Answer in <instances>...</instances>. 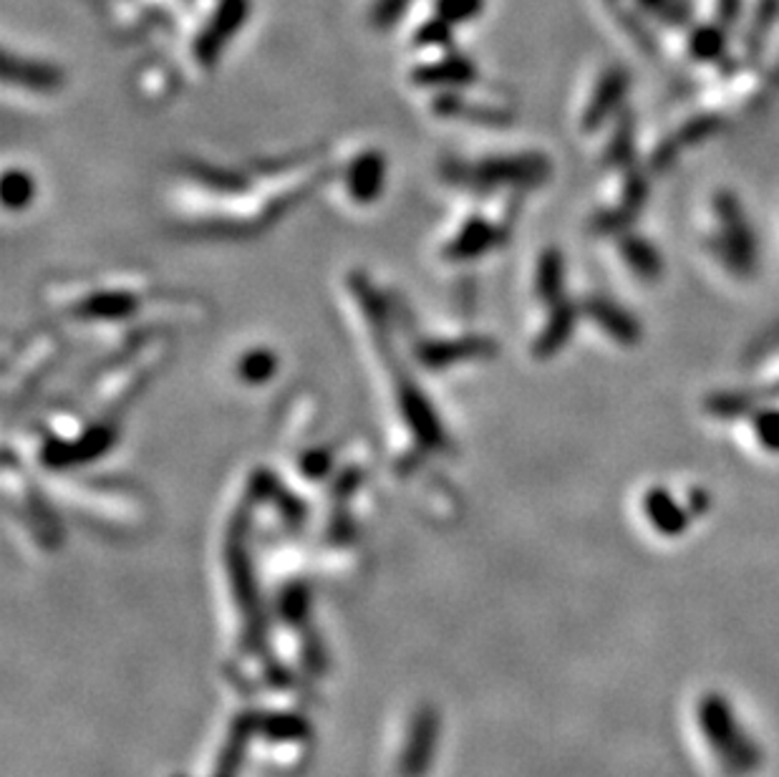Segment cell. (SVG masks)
<instances>
[{
    "label": "cell",
    "instance_id": "52a82bcc",
    "mask_svg": "<svg viewBox=\"0 0 779 777\" xmlns=\"http://www.w3.org/2000/svg\"><path fill=\"white\" fill-rule=\"evenodd\" d=\"M626 92H629L626 71L611 69L609 74H603V79L598 81V86L593 89V94L585 104V112L581 116V130L583 132L601 130L603 122H609L615 114V110H619Z\"/></svg>",
    "mask_w": 779,
    "mask_h": 777
},
{
    "label": "cell",
    "instance_id": "9c48e42d",
    "mask_svg": "<svg viewBox=\"0 0 779 777\" xmlns=\"http://www.w3.org/2000/svg\"><path fill=\"white\" fill-rule=\"evenodd\" d=\"M575 323H578V309L568 301V298H563V301L558 303H550V315L546 327L540 329L536 341H532V354L538 359H552L558 351H563L570 336H573Z\"/></svg>",
    "mask_w": 779,
    "mask_h": 777
},
{
    "label": "cell",
    "instance_id": "ba28073f",
    "mask_svg": "<svg viewBox=\"0 0 779 777\" xmlns=\"http://www.w3.org/2000/svg\"><path fill=\"white\" fill-rule=\"evenodd\" d=\"M643 515H646L651 526L656 532L666 538H678L688 530V522H692V512H688L686 505L678 503L672 493L664 490V487H651V490L643 493Z\"/></svg>",
    "mask_w": 779,
    "mask_h": 777
},
{
    "label": "cell",
    "instance_id": "8fae6325",
    "mask_svg": "<svg viewBox=\"0 0 779 777\" xmlns=\"http://www.w3.org/2000/svg\"><path fill=\"white\" fill-rule=\"evenodd\" d=\"M565 286V260L558 248H548L540 252L536 268V293L540 301L558 303L563 301Z\"/></svg>",
    "mask_w": 779,
    "mask_h": 777
},
{
    "label": "cell",
    "instance_id": "5b68a950",
    "mask_svg": "<svg viewBox=\"0 0 779 777\" xmlns=\"http://www.w3.org/2000/svg\"><path fill=\"white\" fill-rule=\"evenodd\" d=\"M581 311L595 323L598 329L605 333V336L619 343V346H623V349L638 346L641 339H643L641 323L633 319L629 311H623L619 303L609 301V298H603V296L588 298V301H583Z\"/></svg>",
    "mask_w": 779,
    "mask_h": 777
},
{
    "label": "cell",
    "instance_id": "8992f818",
    "mask_svg": "<svg viewBox=\"0 0 779 777\" xmlns=\"http://www.w3.org/2000/svg\"><path fill=\"white\" fill-rule=\"evenodd\" d=\"M550 165L546 157L540 155H518V157H502L492 159L487 165L475 169L477 183H497V185H538L548 177Z\"/></svg>",
    "mask_w": 779,
    "mask_h": 777
},
{
    "label": "cell",
    "instance_id": "2e32d148",
    "mask_svg": "<svg viewBox=\"0 0 779 777\" xmlns=\"http://www.w3.org/2000/svg\"><path fill=\"white\" fill-rule=\"evenodd\" d=\"M378 179H382V162L374 155L361 157L356 162V167L351 172V193L359 197V200H371L378 193Z\"/></svg>",
    "mask_w": 779,
    "mask_h": 777
},
{
    "label": "cell",
    "instance_id": "4fadbf2b",
    "mask_svg": "<svg viewBox=\"0 0 779 777\" xmlns=\"http://www.w3.org/2000/svg\"><path fill=\"white\" fill-rule=\"evenodd\" d=\"M704 412L714 419H739L757 412V396L747 392H714L704 400Z\"/></svg>",
    "mask_w": 779,
    "mask_h": 777
},
{
    "label": "cell",
    "instance_id": "6da1fadb",
    "mask_svg": "<svg viewBox=\"0 0 779 777\" xmlns=\"http://www.w3.org/2000/svg\"><path fill=\"white\" fill-rule=\"evenodd\" d=\"M714 218H717V232L712 235V250L717 252L724 268L737 278L755 276L759 263L757 238L739 197L727 189L714 195Z\"/></svg>",
    "mask_w": 779,
    "mask_h": 777
},
{
    "label": "cell",
    "instance_id": "7c38bea8",
    "mask_svg": "<svg viewBox=\"0 0 779 777\" xmlns=\"http://www.w3.org/2000/svg\"><path fill=\"white\" fill-rule=\"evenodd\" d=\"M497 240H500V232H497L487 220H469L457 238L451 240L449 256H457V258L485 256L489 248L497 246Z\"/></svg>",
    "mask_w": 779,
    "mask_h": 777
},
{
    "label": "cell",
    "instance_id": "ac0fdd59",
    "mask_svg": "<svg viewBox=\"0 0 779 777\" xmlns=\"http://www.w3.org/2000/svg\"><path fill=\"white\" fill-rule=\"evenodd\" d=\"M33 187L31 179L25 175H8L6 177V205L8 207H23L31 200Z\"/></svg>",
    "mask_w": 779,
    "mask_h": 777
},
{
    "label": "cell",
    "instance_id": "30bf717a",
    "mask_svg": "<svg viewBox=\"0 0 779 777\" xmlns=\"http://www.w3.org/2000/svg\"><path fill=\"white\" fill-rule=\"evenodd\" d=\"M619 252L631 273L638 276L641 280L654 283V280L664 276V258H661V252L654 248V242L641 238V235H623L619 240Z\"/></svg>",
    "mask_w": 779,
    "mask_h": 777
},
{
    "label": "cell",
    "instance_id": "7a4b0ae2",
    "mask_svg": "<svg viewBox=\"0 0 779 777\" xmlns=\"http://www.w3.org/2000/svg\"><path fill=\"white\" fill-rule=\"evenodd\" d=\"M699 725L724 765H729L739 773H749L751 767H757L759 760H762L757 745L739 732L729 704L714 697V694L704 697L699 704Z\"/></svg>",
    "mask_w": 779,
    "mask_h": 777
},
{
    "label": "cell",
    "instance_id": "277c9868",
    "mask_svg": "<svg viewBox=\"0 0 779 777\" xmlns=\"http://www.w3.org/2000/svg\"><path fill=\"white\" fill-rule=\"evenodd\" d=\"M721 126H724V122H721V116H717V114L692 116V120H688L686 124L678 126L672 137H666L654 149V155H651V169L654 172L668 169L678 157L684 155V152L699 147V144L709 142L712 137H717V134L721 132Z\"/></svg>",
    "mask_w": 779,
    "mask_h": 777
},
{
    "label": "cell",
    "instance_id": "9a60e30c",
    "mask_svg": "<svg viewBox=\"0 0 779 777\" xmlns=\"http://www.w3.org/2000/svg\"><path fill=\"white\" fill-rule=\"evenodd\" d=\"M751 435L757 445L769 455H779V410L777 406H762L751 412Z\"/></svg>",
    "mask_w": 779,
    "mask_h": 777
},
{
    "label": "cell",
    "instance_id": "5bb4252c",
    "mask_svg": "<svg viewBox=\"0 0 779 777\" xmlns=\"http://www.w3.org/2000/svg\"><path fill=\"white\" fill-rule=\"evenodd\" d=\"M631 155H633V116L626 112L621 114L609 144H605L603 162L609 167H629Z\"/></svg>",
    "mask_w": 779,
    "mask_h": 777
},
{
    "label": "cell",
    "instance_id": "d6986e66",
    "mask_svg": "<svg viewBox=\"0 0 779 777\" xmlns=\"http://www.w3.org/2000/svg\"><path fill=\"white\" fill-rule=\"evenodd\" d=\"M709 505H712L709 493L702 490V487H692V490H688L686 508H688V512H692V518L694 515H704L706 510H709Z\"/></svg>",
    "mask_w": 779,
    "mask_h": 777
},
{
    "label": "cell",
    "instance_id": "e0dca14e",
    "mask_svg": "<svg viewBox=\"0 0 779 777\" xmlns=\"http://www.w3.org/2000/svg\"><path fill=\"white\" fill-rule=\"evenodd\" d=\"M692 53L699 61H712L721 53V33L714 29H702L694 33L692 39Z\"/></svg>",
    "mask_w": 779,
    "mask_h": 777
},
{
    "label": "cell",
    "instance_id": "3957f363",
    "mask_svg": "<svg viewBox=\"0 0 779 777\" xmlns=\"http://www.w3.org/2000/svg\"><path fill=\"white\" fill-rule=\"evenodd\" d=\"M648 203V177L633 167H623V185L611 207H603L593 218L598 232H621L638 218Z\"/></svg>",
    "mask_w": 779,
    "mask_h": 777
}]
</instances>
